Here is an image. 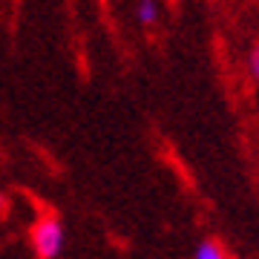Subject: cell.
<instances>
[{
    "label": "cell",
    "instance_id": "cell-2",
    "mask_svg": "<svg viewBox=\"0 0 259 259\" xmlns=\"http://www.w3.org/2000/svg\"><path fill=\"white\" fill-rule=\"evenodd\" d=\"M133 15H136L141 29H156L158 20H161V6H158V0H136Z\"/></svg>",
    "mask_w": 259,
    "mask_h": 259
},
{
    "label": "cell",
    "instance_id": "cell-4",
    "mask_svg": "<svg viewBox=\"0 0 259 259\" xmlns=\"http://www.w3.org/2000/svg\"><path fill=\"white\" fill-rule=\"evenodd\" d=\"M248 75L259 83V44L248 52Z\"/></svg>",
    "mask_w": 259,
    "mask_h": 259
},
{
    "label": "cell",
    "instance_id": "cell-1",
    "mask_svg": "<svg viewBox=\"0 0 259 259\" xmlns=\"http://www.w3.org/2000/svg\"><path fill=\"white\" fill-rule=\"evenodd\" d=\"M29 242H32L35 259H58L64 253V245H66V228L61 222V216L58 213L37 216L32 231H29Z\"/></svg>",
    "mask_w": 259,
    "mask_h": 259
},
{
    "label": "cell",
    "instance_id": "cell-5",
    "mask_svg": "<svg viewBox=\"0 0 259 259\" xmlns=\"http://www.w3.org/2000/svg\"><path fill=\"white\" fill-rule=\"evenodd\" d=\"M6 210H9V196L0 190V216H6Z\"/></svg>",
    "mask_w": 259,
    "mask_h": 259
},
{
    "label": "cell",
    "instance_id": "cell-3",
    "mask_svg": "<svg viewBox=\"0 0 259 259\" xmlns=\"http://www.w3.org/2000/svg\"><path fill=\"white\" fill-rule=\"evenodd\" d=\"M193 259H233L219 239H202L193 250Z\"/></svg>",
    "mask_w": 259,
    "mask_h": 259
}]
</instances>
